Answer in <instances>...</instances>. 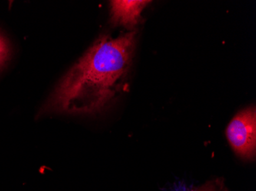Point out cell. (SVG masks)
Instances as JSON below:
<instances>
[{"instance_id":"cell-1","label":"cell","mask_w":256,"mask_h":191,"mask_svg":"<svg viewBox=\"0 0 256 191\" xmlns=\"http://www.w3.org/2000/svg\"><path fill=\"white\" fill-rule=\"evenodd\" d=\"M135 35H102L63 77L40 114L93 116L107 110L132 67Z\"/></svg>"},{"instance_id":"cell-2","label":"cell","mask_w":256,"mask_h":191,"mask_svg":"<svg viewBox=\"0 0 256 191\" xmlns=\"http://www.w3.org/2000/svg\"><path fill=\"white\" fill-rule=\"evenodd\" d=\"M226 137L238 157L253 161L256 154V110L250 106L238 112L226 128Z\"/></svg>"},{"instance_id":"cell-3","label":"cell","mask_w":256,"mask_h":191,"mask_svg":"<svg viewBox=\"0 0 256 191\" xmlns=\"http://www.w3.org/2000/svg\"><path fill=\"white\" fill-rule=\"evenodd\" d=\"M151 1L144 0H114L110 2V19L115 25L132 29L142 17L144 8Z\"/></svg>"},{"instance_id":"cell-4","label":"cell","mask_w":256,"mask_h":191,"mask_svg":"<svg viewBox=\"0 0 256 191\" xmlns=\"http://www.w3.org/2000/svg\"><path fill=\"white\" fill-rule=\"evenodd\" d=\"M190 191H228L224 178H217L208 181L204 185L192 188Z\"/></svg>"},{"instance_id":"cell-5","label":"cell","mask_w":256,"mask_h":191,"mask_svg":"<svg viewBox=\"0 0 256 191\" xmlns=\"http://www.w3.org/2000/svg\"><path fill=\"white\" fill-rule=\"evenodd\" d=\"M11 48L8 41L0 33V70L6 65L10 60Z\"/></svg>"}]
</instances>
